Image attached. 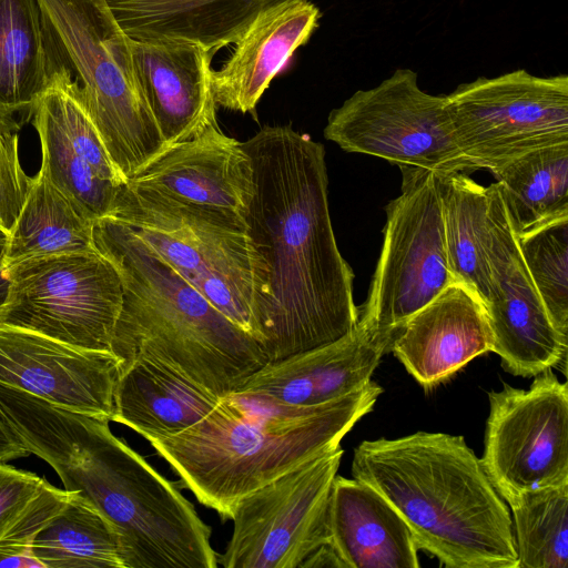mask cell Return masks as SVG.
<instances>
[{"label":"cell","instance_id":"cell-4","mask_svg":"<svg viewBox=\"0 0 568 568\" xmlns=\"http://www.w3.org/2000/svg\"><path fill=\"white\" fill-rule=\"evenodd\" d=\"M353 478L378 491L418 549L449 568H519L508 506L459 435L417 432L364 440Z\"/></svg>","mask_w":568,"mask_h":568},{"label":"cell","instance_id":"cell-1","mask_svg":"<svg viewBox=\"0 0 568 568\" xmlns=\"http://www.w3.org/2000/svg\"><path fill=\"white\" fill-rule=\"evenodd\" d=\"M242 145L255 183L245 221L268 274L260 344L270 363L344 337L359 311L331 221L323 144L265 125Z\"/></svg>","mask_w":568,"mask_h":568},{"label":"cell","instance_id":"cell-10","mask_svg":"<svg viewBox=\"0 0 568 568\" xmlns=\"http://www.w3.org/2000/svg\"><path fill=\"white\" fill-rule=\"evenodd\" d=\"M400 194L386 207L384 242L359 318L382 332L396 331L456 282L444 237L438 173L399 168Z\"/></svg>","mask_w":568,"mask_h":568},{"label":"cell","instance_id":"cell-6","mask_svg":"<svg viewBox=\"0 0 568 568\" xmlns=\"http://www.w3.org/2000/svg\"><path fill=\"white\" fill-rule=\"evenodd\" d=\"M109 216L260 343L268 274L244 217L130 182L120 186Z\"/></svg>","mask_w":568,"mask_h":568},{"label":"cell","instance_id":"cell-2","mask_svg":"<svg viewBox=\"0 0 568 568\" xmlns=\"http://www.w3.org/2000/svg\"><path fill=\"white\" fill-rule=\"evenodd\" d=\"M10 423L24 447L47 462L116 528L125 568H216L211 528L175 484L112 434L109 420L26 397Z\"/></svg>","mask_w":568,"mask_h":568},{"label":"cell","instance_id":"cell-19","mask_svg":"<svg viewBox=\"0 0 568 568\" xmlns=\"http://www.w3.org/2000/svg\"><path fill=\"white\" fill-rule=\"evenodd\" d=\"M126 182L244 219L255 191L251 159L242 142L224 134L217 122L165 148Z\"/></svg>","mask_w":568,"mask_h":568},{"label":"cell","instance_id":"cell-21","mask_svg":"<svg viewBox=\"0 0 568 568\" xmlns=\"http://www.w3.org/2000/svg\"><path fill=\"white\" fill-rule=\"evenodd\" d=\"M320 18V9L310 0L291 1L262 14L234 43L223 67L212 71L216 105L254 111L274 77L310 40Z\"/></svg>","mask_w":568,"mask_h":568},{"label":"cell","instance_id":"cell-36","mask_svg":"<svg viewBox=\"0 0 568 568\" xmlns=\"http://www.w3.org/2000/svg\"><path fill=\"white\" fill-rule=\"evenodd\" d=\"M9 234L0 227V312L9 290L8 264L6 260Z\"/></svg>","mask_w":568,"mask_h":568},{"label":"cell","instance_id":"cell-24","mask_svg":"<svg viewBox=\"0 0 568 568\" xmlns=\"http://www.w3.org/2000/svg\"><path fill=\"white\" fill-rule=\"evenodd\" d=\"M219 400L220 397L166 365L136 358L120 372L112 422L132 428L150 442L187 429Z\"/></svg>","mask_w":568,"mask_h":568},{"label":"cell","instance_id":"cell-16","mask_svg":"<svg viewBox=\"0 0 568 568\" xmlns=\"http://www.w3.org/2000/svg\"><path fill=\"white\" fill-rule=\"evenodd\" d=\"M121 363L0 323V384L57 406L112 422Z\"/></svg>","mask_w":568,"mask_h":568},{"label":"cell","instance_id":"cell-20","mask_svg":"<svg viewBox=\"0 0 568 568\" xmlns=\"http://www.w3.org/2000/svg\"><path fill=\"white\" fill-rule=\"evenodd\" d=\"M130 51L139 89L165 148L217 122L211 84L213 54L192 43L131 38Z\"/></svg>","mask_w":568,"mask_h":568},{"label":"cell","instance_id":"cell-35","mask_svg":"<svg viewBox=\"0 0 568 568\" xmlns=\"http://www.w3.org/2000/svg\"><path fill=\"white\" fill-rule=\"evenodd\" d=\"M29 454L30 452L24 447L18 434L0 410V465Z\"/></svg>","mask_w":568,"mask_h":568},{"label":"cell","instance_id":"cell-15","mask_svg":"<svg viewBox=\"0 0 568 568\" xmlns=\"http://www.w3.org/2000/svg\"><path fill=\"white\" fill-rule=\"evenodd\" d=\"M77 89L70 73L58 67L33 109L42 152L39 172L95 222L111 214L119 189L126 181L112 162Z\"/></svg>","mask_w":568,"mask_h":568},{"label":"cell","instance_id":"cell-22","mask_svg":"<svg viewBox=\"0 0 568 568\" xmlns=\"http://www.w3.org/2000/svg\"><path fill=\"white\" fill-rule=\"evenodd\" d=\"M296 0H105L134 40L184 42L214 54L235 43L262 14Z\"/></svg>","mask_w":568,"mask_h":568},{"label":"cell","instance_id":"cell-7","mask_svg":"<svg viewBox=\"0 0 568 568\" xmlns=\"http://www.w3.org/2000/svg\"><path fill=\"white\" fill-rule=\"evenodd\" d=\"M53 68L65 69L125 181L165 149L139 89L130 37L105 0H37Z\"/></svg>","mask_w":568,"mask_h":568},{"label":"cell","instance_id":"cell-34","mask_svg":"<svg viewBox=\"0 0 568 568\" xmlns=\"http://www.w3.org/2000/svg\"><path fill=\"white\" fill-rule=\"evenodd\" d=\"M47 483L33 473L0 465V538L26 514Z\"/></svg>","mask_w":568,"mask_h":568},{"label":"cell","instance_id":"cell-31","mask_svg":"<svg viewBox=\"0 0 568 568\" xmlns=\"http://www.w3.org/2000/svg\"><path fill=\"white\" fill-rule=\"evenodd\" d=\"M516 239L527 272L554 326L568 337V216Z\"/></svg>","mask_w":568,"mask_h":568},{"label":"cell","instance_id":"cell-26","mask_svg":"<svg viewBox=\"0 0 568 568\" xmlns=\"http://www.w3.org/2000/svg\"><path fill=\"white\" fill-rule=\"evenodd\" d=\"M493 174L516 237L568 216V143L530 151Z\"/></svg>","mask_w":568,"mask_h":568},{"label":"cell","instance_id":"cell-32","mask_svg":"<svg viewBox=\"0 0 568 568\" xmlns=\"http://www.w3.org/2000/svg\"><path fill=\"white\" fill-rule=\"evenodd\" d=\"M69 491L45 484L26 514L0 538V567L44 568L32 555L37 534L64 506Z\"/></svg>","mask_w":568,"mask_h":568},{"label":"cell","instance_id":"cell-29","mask_svg":"<svg viewBox=\"0 0 568 568\" xmlns=\"http://www.w3.org/2000/svg\"><path fill=\"white\" fill-rule=\"evenodd\" d=\"M69 493L64 506L32 540V555L44 568H125L116 528L85 499Z\"/></svg>","mask_w":568,"mask_h":568},{"label":"cell","instance_id":"cell-9","mask_svg":"<svg viewBox=\"0 0 568 568\" xmlns=\"http://www.w3.org/2000/svg\"><path fill=\"white\" fill-rule=\"evenodd\" d=\"M458 149L471 171L491 173L530 151L568 143V77L521 69L479 77L445 95Z\"/></svg>","mask_w":568,"mask_h":568},{"label":"cell","instance_id":"cell-25","mask_svg":"<svg viewBox=\"0 0 568 568\" xmlns=\"http://www.w3.org/2000/svg\"><path fill=\"white\" fill-rule=\"evenodd\" d=\"M52 71L37 0H0V115L32 113Z\"/></svg>","mask_w":568,"mask_h":568},{"label":"cell","instance_id":"cell-3","mask_svg":"<svg viewBox=\"0 0 568 568\" xmlns=\"http://www.w3.org/2000/svg\"><path fill=\"white\" fill-rule=\"evenodd\" d=\"M382 393L369 381L341 398L297 407L235 390L193 426L149 443L202 505L231 520L241 498L341 445Z\"/></svg>","mask_w":568,"mask_h":568},{"label":"cell","instance_id":"cell-12","mask_svg":"<svg viewBox=\"0 0 568 568\" xmlns=\"http://www.w3.org/2000/svg\"><path fill=\"white\" fill-rule=\"evenodd\" d=\"M341 445L241 498L217 564L224 568H303L329 545L328 507Z\"/></svg>","mask_w":568,"mask_h":568},{"label":"cell","instance_id":"cell-28","mask_svg":"<svg viewBox=\"0 0 568 568\" xmlns=\"http://www.w3.org/2000/svg\"><path fill=\"white\" fill-rule=\"evenodd\" d=\"M93 224L39 172L9 233L7 264L93 250Z\"/></svg>","mask_w":568,"mask_h":568},{"label":"cell","instance_id":"cell-33","mask_svg":"<svg viewBox=\"0 0 568 568\" xmlns=\"http://www.w3.org/2000/svg\"><path fill=\"white\" fill-rule=\"evenodd\" d=\"M18 129L14 118L0 115V227L8 234L18 220L33 180L20 163Z\"/></svg>","mask_w":568,"mask_h":568},{"label":"cell","instance_id":"cell-11","mask_svg":"<svg viewBox=\"0 0 568 568\" xmlns=\"http://www.w3.org/2000/svg\"><path fill=\"white\" fill-rule=\"evenodd\" d=\"M323 133L345 152L398 168L471 172L456 143L445 95L422 90L412 69H397L378 85L353 93L331 111Z\"/></svg>","mask_w":568,"mask_h":568},{"label":"cell","instance_id":"cell-13","mask_svg":"<svg viewBox=\"0 0 568 568\" xmlns=\"http://www.w3.org/2000/svg\"><path fill=\"white\" fill-rule=\"evenodd\" d=\"M483 467L507 497L568 483V387L551 369L528 389L489 392Z\"/></svg>","mask_w":568,"mask_h":568},{"label":"cell","instance_id":"cell-8","mask_svg":"<svg viewBox=\"0 0 568 568\" xmlns=\"http://www.w3.org/2000/svg\"><path fill=\"white\" fill-rule=\"evenodd\" d=\"M8 276L1 324L112 354L123 286L115 266L95 247L17 262L8 265Z\"/></svg>","mask_w":568,"mask_h":568},{"label":"cell","instance_id":"cell-5","mask_svg":"<svg viewBox=\"0 0 568 568\" xmlns=\"http://www.w3.org/2000/svg\"><path fill=\"white\" fill-rule=\"evenodd\" d=\"M93 245L122 281V306L111 346L121 369L136 358L153 359L221 398L268 363L251 334L130 227L110 216L97 220Z\"/></svg>","mask_w":568,"mask_h":568},{"label":"cell","instance_id":"cell-14","mask_svg":"<svg viewBox=\"0 0 568 568\" xmlns=\"http://www.w3.org/2000/svg\"><path fill=\"white\" fill-rule=\"evenodd\" d=\"M486 258L490 295L485 305L493 352L515 376L532 377L562 364L568 337L554 326L524 264L497 182L487 186Z\"/></svg>","mask_w":568,"mask_h":568},{"label":"cell","instance_id":"cell-18","mask_svg":"<svg viewBox=\"0 0 568 568\" xmlns=\"http://www.w3.org/2000/svg\"><path fill=\"white\" fill-rule=\"evenodd\" d=\"M493 346L485 305L470 288L454 282L406 320L390 352L422 387L432 389Z\"/></svg>","mask_w":568,"mask_h":568},{"label":"cell","instance_id":"cell-27","mask_svg":"<svg viewBox=\"0 0 568 568\" xmlns=\"http://www.w3.org/2000/svg\"><path fill=\"white\" fill-rule=\"evenodd\" d=\"M438 173V172H437ZM447 260L456 282L487 304L488 192L465 172L438 173Z\"/></svg>","mask_w":568,"mask_h":568},{"label":"cell","instance_id":"cell-17","mask_svg":"<svg viewBox=\"0 0 568 568\" xmlns=\"http://www.w3.org/2000/svg\"><path fill=\"white\" fill-rule=\"evenodd\" d=\"M394 335L358 320L351 333L333 343L266 363L236 390L297 407L328 403L372 381Z\"/></svg>","mask_w":568,"mask_h":568},{"label":"cell","instance_id":"cell-23","mask_svg":"<svg viewBox=\"0 0 568 568\" xmlns=\"http://www.w3.org/2000/svg\"><path fill=\"white\" fill-rule=\"evenodd\" d=\"M329 546L346 568H418L404 519L374 488L336 475L328 507Z\"/></svg>","mask_w":568,"mask_h":568},{"label":"cell","instance_id":"cell-30","mask_svg":"<svg viewBox=\"0 0 568 568\" xmlns=\"http://www.w3.org/2000/svg\"><path fill=\"white\" fill-rule=\"evenodd\" d=\"M514 517L519 568L568 567V483L505 499Z\"/></svg>","mask_w":568,"mask_h":568}]
</instances>
